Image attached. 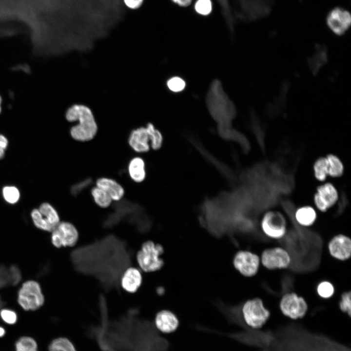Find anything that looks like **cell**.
<instances>
[{
  "mask_svg": "<svg viewBox=\"0 0 351 351\" xmlns=\"http://www.w3.org/2000/svg\"><path fill=\"white\" fill-rule=\"evenodd\" d=\"M173 3L177 5L186 7L189 6L192 2L193 0H171Z\"/></svg>",
  "mask_w": 351,
  "mask_h": 351,
  "instance_id": "e575fe53",
  "label": "cell"
},
{
  "mask_svg": "<svg viewBox=\"0 0 351 351\" xmlns=\"http://www.w3.org/2000/svg\"><path fill=\"white\" fill-rule=\"evenodd\" d=\"M314 176L319 181H324L328 176V162L326 157H320L316 160L313 167Z\"/></svg>",
  "mask_w": 351,
  "mask_h": 351,
  "instance_id": "484cf974",
  "label": "cell"
},
{
  "mask_svg": "<svg viewBox=\"0 0 351 351\" xmlns=\"http://www.w3.org/2000/svg\"><path fill=\"white\" fill-rule=\"evenodd\" d=\"M18 302L25 311H36L44 303V297L39 285L34 281L23 284L18 293Z\"/></svg>",
  "mask_w": 351,
  "mask_h": 351,
  "instance_id": "ba28073f",
  "label": "cell"
},
{
  "mask_svg": "<svg viewBox=\"0 0 351 351\" xmlns=\"http://www.w3.org/2000/svg\"><path fill=\"white\" fill-rule=\"evenodd\" d=\"M241 315L245 328L257 330L262 328L271 316L270 311L258 297L247 300L241 308Z\"/></svg>",
  "mask_w": 351,
  "mask_h": 351,
  "instance_id": "277c9868",
  "label": "cell"
},
{
  "mask_svg": "<svg viewBox=\"0 0 351 351\" xmlns=\"http://www.w3.org/2000/svg\"><path fill=\"white\" fill-rule=\"evenodd\" d=\"M296 222L303 227L312 225L317 218L315 209L310 206H304L298 208L294 214Z\"/></svg>",
  "mask_w": 351,
  "mask_h": 351,
  "instance_id": "ffe728a7",
  "label": "cell"
},
{
  "mask_svg": "<svg viewBox=\"0 0 351 351\" xmlns=\"http://www.w3.org/2000/svg\"><path fill=\"white\" fill-rule=\"evenodd\" d=\"M51 232L52 242L57 248L73 247L78 241V230L70 222H60Z\"/></svg>",
  "mask_w": 351,
  "mask_h": 351,
  "instance_id": "7c38bea8",
  "label": "cell"
},
{
  "mask_svg": "<svg viewBox=\"0 0 351 351\" xmlns=\"http://www.w3.org/2000/svg\"><path fill=\"white\" fill-rule=\"evenodd\" d=\"M67 121L77 122L70 129V135L76 140L87 141L92 139L98 131V125L91 110L86 105L74 104L66 111Z\"/></svg>",
  "mask_w": 351,
  "mask_h": 351,
  "instance_id": "7a4b0ae2",
  "label": "cell"
},
{
  "mask_svg": "<svg viewBox=\"0 0 351 351\" xmlns=\"http://www.w3.org/2000/svg\"><path fill=\"white\" fill-rule=\"evenodd\" d=\"M178 318L173 312L162 310L158 312L155 318V325L160 332L168 333L175 331L179 326Z\"/></svg>",
  "mask_w": 351,
  "mask_h": 351,
  "instance_id": "2e32d148",
  "label": "cell"
},
{
  "mask_svg": "<svg viewBox=\"0 0 351 351\" xmlns=\"http://www.w3.org/2000/svg\"><path fill=\"white\" fill-rule=\"evenodd\" d=\"M206 103L221 133L230 135L232 133L231 122L235 117L236 109L219 80L216 79L212 82L207 94Z\"/></svg>",
  "mask_w": 351,
  "mask_h": 351,
  "instance_id": "6da1fadb",
  "label": "cell"
},
{
  "mask_svg": "<svg viewBox=\"0 0 351 351\" xmlns=\"http://www.w3.org/2000/svg\"><path fill=\"white\" fill-rule=\"evenodd\" d=\"M0 317L4 323L9 325H15L18 320V315L13 310L3 309L0 311Z\"/></svg>",
  "mask_w": 351,
  "mask_h": 351,
  "instance_id": "1f68e13d",
  "label": "cell"
},
{
  "mask_svg": "<svg viewBox=\"0 0 351 351\" xmlns=\"http://www.w3.org/2000/svg\"><path fill=\"white\" fill-rule=\"evenodd\" d=\"M194 9L195 12L200 16L209 15L213 10L212 0H196Z\"/></svg>",
  "mask_w": 351,
  "mask_h": 351,
  "instance_id": "f1b7e54d",
  "label": "cell"
},
{
  "mask_svg": "<svg viewBox=\"0 0 351 351\" xmlns=\"http://www.w3.org/2000/svg\"><path fill=\"white\" fill-rule=\"evenodd\" d=\"M167 86L172 92L178 93L184 89L186 82L181 78L175 76L167 80Z\"/></svg>",
  "mask_w": 351,
  "mask_h": 351,
  "instance_id": "4dcf8cb0",
  "label": "cell"
},
{
  "mask_svg": "<svg viewBox=\"0 0 351 351\" xmlns=\"http://www.w3.org/2000/svg\"><path fill=\"white\" fill-rule=\"evenodd\" d=\"M21 278L20 270L14 265L9 268L0 266V288L17 284Z\"/></svg>",
  "mask_w": 351,
  "mask_h": 351,
  "instance_id": "d6986e66",
  "label": "cell"
},
{
  "mask_svg": "<svg viewBox=\"0 0 351 351\" xmlns=\"http://www.w3.org/2000/svg\"><path fill=\"white\" fill-rule=\"evenodd\" d=\"M91 183L92 179L90 178H86L74 184L71 188V192L72 195H77L88 187Z\"/></svg>",
  "mask_w": 351,
  "mask_h": 351,
  "instance_id": "d6a6232c",
  "label": "cell"
},
{
  "mask_svg": "<svg viewBox=\"0 0 351 351\" xmlns=\"http://www.w3.org/2000/svg\"><path fill=\"white\" fill-rule=\"evenodd\" d=\"M338 197V193L335 187L332 183L328 182L317 188L313 201L318 210L325 212L335 204Z\"/></svg>",
  "mask_w": 351,
  "mask_h": 351,
  "instance_id": "4fadbf2b",
  "label": "cell"
},
{
  "mask_svg": "<svg viewBox=\"0 0 351 351\" xmlns=\"http://www.w3.org/2000/svg\"><path fill=\"white\" fill-rule=\"evenodd\" d=\"M8 144L7 138L3 135L0 134V148L5 150Z\"/></svg>",
  "mask_w": 351,
  "mask_h": 351,
  "instance_id": "d590c367",
  "label": "cell"
},
{
  "mask_svg": "<svg viewBox=\"0 0 351 351\" xmlns=\"http://www.w3.org/2000/svg\"><path fill=\"white\" fill-rule=\"evenodd\" d=\"M125 5L129 8L136 9L139 8L144 0H123Z\"/></svg>",
  "mask_w": 351,
  "mask_h": 351,
  "instance_id": "836d02e7",
  "label": "cell"
},
{
  "mask_svg": "<svg viewBox=\"0 0 351 351\" xmlns=\"http://www.w3.org/2000/svg\"><path fill=\"white\" fill-rule=\"evenodd\" d=\"M31 215L37 227L48 232H52L60 222L57 211L47 202L42 203L39 209H33Z\"/></svg>",
  "mask_w": 351,
  "mask_h": 351,
  "instance_id": "30bf717a",
  "label": "cell"
},
{
  "mask_svg": "<svg viewBox=\"0 0 351 351\" xmlns=\"http://www.w3.org/2000/svg\"><path fill=\"white\" fill-rule=\"evenodd\" d=\"M233 264L235 269L245 277H253L258 273L260 257L249 251H239L234 255Z\"/></svg>",
  "mask_w": 351,
  "mask_h": 351,
  "instance_id": "8fae6325",
  "label": "cell"
},
{
  "mask_svg": "<svg viewBox=\"0 0 351 351\" xmlns=\"http://www.w3.org/2000/svg\"><path fill=\"white\" fill-rule=\"evenodd\" d=\"M340 311L349 317L351 315V292L350 291L343 292L339 301Z\"/></svg>",
  "mask_w": 351,
  "mask_h": 351,
  "instance_id": "f546056e",
  "label": "cell"
},
{
  "mask_svg": "<svg viewBox=\"0 0 351 351\" xmlns=\"http://www.w3.org/2000/svg\"><path fill=\"white\" fill-rule=\"evenodd\" d=\"M96 186L104 190L112 200L120 201L124 196V190L116 180L107 177H101L96 181Z\"/></svg>",
  "mask_w": 351,
  "mask_h": 351,
  "instance_id": "ac0fdd59",
  "label": "cell"
},
{
  "mask_svg": "<svg viewBox=\"0 0 351 351\" xmlns=\"http://www.w3.org/2000/svg\"><path fill=\"white\" fill-rule=\"evenodd\" d=\"M1 305V300H0V307Z\"/></svg>",
  "mask_w": 351,
  "mask_h": 351,
  "instance_id": "ab89813d",
  "label": "cell"
},
{
  "mask_svg": "<svg viewBox=\"0 0 351 351\" xmlns=\"http://www.w3.org/2000/svg\"><path fill=\"white\" fill-rule=\"evenodd\" d=\"M162 142V136L160 132L151 123L145 127L133 130L130 133L128 143L136 152L144 153L148 151L150 144L155 150L160 148Z\"/></svg>",
  "mask_w": 351,
  "mask_h": 351,
  "instance_id": "3957f363",
  "label": "cell"
},
{
  "mask_svg": "<svg viewBox=\"0 0 351 351\" xmlns=\"http://www.w3.org/2000/svg\"><path fill=\"white\" fill-rule=\"evenodd\" d=\"M14 351H39L37 340L32 336L23 335L15 341Z\"/></svg>",
  "mask_w": 351,
  "mask_h": 351,
  "instance_id": "603a6c76",
  "label": "cell"
},
{
  "mask_svg": "<svg viewBox=\"0 0 351 351\" xmlns=\"http://www.w3.org/2000/svg\"><path fill=\"white\" fill-rule=\"evenodd\" d=\"M279 308L281 313L292 320L303 318L308 310L307 302L304 297L294 292H288L281 297Z\"/></svg>",
  "mask_w": 351,
  "mask_h": 351,
  "instance_id": "52a82bcc",
  "label": "cell"
},
{
  "mask_svg": "<svg viewBox=\"0 0 351 351\" xmlns=\"http://www.w3.org/2000/svg\"><path fill=\"white\" fill-rule=\"evenodd\" d=\"M260 227L263 233L273 239L283 238L287 231V222L280 212L272 210L267 212L262 216Z\"/></svg>",
  "mask_w": 351,
  "mask_h": 351,
  "instance_id": "8992f818",
  "label": "cell"
},
{
  "mask_svg": "<svg viewBox=\"0 0 351 351\" xmlns=\"http://www.w3.org/2000/svg\"><path fill=\"white\" fill-rule=\"evenodd\" d=\"M2 194L4 199L11 204L16 203L20 198L19 189L14 186H4L2 190Z\"/></svg>",
  "mask_w": 351,
  "mask_h": 351,
  "instance_id": "83f0119b",
  "label": "cell"
},
{
  "mask_svg": "<svg viewBox=\"0 0 351 351\" xmlns=\"http://www.w3.org/2000/svg\"><path fill=\"white\" fill-rule=\"evenodd\" d=\"M128 172L131 178L136 182L144 180L146 176L145 163L140 157H135L129 162Z\"/></svg>",
  "mask_w": 351,
  "mask_h": 351,
  "instance_id": "44dd1931",
  "label": "cell"
},
{
  "mask_svg": "<svg viewBox=\"0 0 351 351\" xmlns=\"http://www.w3.org/2000/svg\"><path fill=\"white\" fill-rule=\"evenodd\" d=\"M316 291L320 297L324 299H328L334 295L335 288L331 282L323 280L317 284Z\"/></svg>",
  "mask_w": 351,
  "mask_h": 351,
  "instance_id": "4316f807",
  "label": "cell"
},
{
  "mask_svg": "<svg viewBox=\"0 0 351 351\" xmlns=\"http://www.w3.org/2000/svg\"><path fill=\"white\" fill-rule=\"evenodd\" d=\"M142 277L140 271L134 267L128 268L124 273L121 279V285L127 292H136L140 287Z\"/></svg>",
  "mask_w": 351,
  "mask_h": 351,
  "instance_id": "e0dca14e",
  "label": "cell"
},
{
  "mask_svg": "<svg viewBox=\"0 0 351 351\" xmlns=\"http://www.w3.org/2000/svg\"><path fill=\"white\" fill-rule=\"evenodd\" d=\"M2 98H1V97L0 95V105H1V102H2Z\"/></svg>",
  "mask_w": 351,
  "mask_h": 351,
  "instance_id": "74e56055",
  "label": "cell"
},
{
  "mask_svg": "<svg viewBox=\"0 0 351 351\" xmlns=\"http://www.w3.org/2000/svg\"><path fill=\"white\" fill-rule=\"evenodd\" d=\"M260 258L261 265L269 270L287 269L292 262L289 252L280 246L265 249L262 251Z\"/></svg>",
  "mask_w": 351,
  "mask_h": 351,
  "instance_id": "9c48e42d",
  "label": "cell"
},
{
  "mask_svg": "<svg viewBox=\"0 0 351 351\" xmlns=\"http://www.w3.org/2000/svg\"><path fill=\"white\" fill-rule=\"evenodd\" d=\"M47 351H78L68 338L58 336L52 339L47 345Z\"/></svg>",
  "mask_w": 351,
  "mask_h": 351,
  "instance_id": "7402d4cb",
  "label": "cell"
},
{
  "mask_svg": "<svg viewBox=\"0 0 351 351\" xmlns=\"http://www.w3.org/2000/svg\"><path fill=\"white\" fill-rule=\"evenodd\" d=\"M1 105H0V114L1 113Z\"/></svg>",
  "mask_w": 351,
  "mask_h": 351,
  "instance_id": "f35d334b",
  "label": "cell"
},
{
  "mask_svg": "<svg viewBox=\"0 0 351 351\" xmlns=\"http://www.w3.org/2000/svg\"><path fill=\"white\" fill-rule=\"evenodd\" d=\"M328 162V176L332 177H339L344 172V166L340 159L333 154L326 156Z\"/></svg>",
  "mask_w": 351,
  "mask_h": 351,
  "instance_id": "cb8c5ba5",
  "label": "cell"
},
{
  "mask_svg": "<svg viewBox=\"0 0 351 351\" xmlns=\"http://www.w3.org/2000/svg\"><path fill=\"white\" fill-rule=\"evenodd\" d=\"M328 250L333 258L341 261H346L351 256V239L343 234L335 235L329 241Z\"/></svg>",
  "mask_w": 351,
  "mask_h": 351,
  "instance_id": "5bb4252c",
  "label": "cell"
},
{
  "mask_svg": "<svg viewBox=\"0 0 351 351\" xmlns=\"http://www.w3.org/2000/svg\"><path fill=\"white\" fill-rule=\"evenodd\" d=\"M327 20L331 30L336 35H341L350 26L351 17L347 11L336 8L329 13Z\"/></svg>",
  "mask_w": 351,
  "mask_h": 351,
  "instance_id": "9a60e30c",
  "label": "cell"
},
{
  "mask_svg": "<svg viewBox=\"0 0 351 351\" xmlns=\"http://www.w3.org/2000/svg\"><path fill=\"white\" fill-rule=\"evenodd\" d=\"M6 332L4 327L0 325V338L4 337L6 334Z\"/></svg>",
  "mask_w": 351,
  "mask_h": 351,
  "instance_id": "8d00e7d4",
  "label": "cell"
},
{
  "mask_svg": "<svg viewBox=\"0 0 351 351\" xmlns=\"http://www.w3.org/2000/svg\"><path fill=\"white\" fill-rule=\"evenodd\" d=\"M164 252L163 247L152 241L144 242L136 254V261L140 269L150 273L160 270L164 261L160 257Z\"/></svg>",
  "mask_w": 351,
  "mask_h": 351,
  "instance_id": "5b68a950",
  "label": "cell"
},
{
  "mask_svg": "<svg viewBox=\"0 0 351 351\" xmlns=\"http://www.w3.org/2000/svg\"><path fill=\"white\" fill-rule=\"evenodd\" d=\"M91 195L95 202L101 208L108 207L113 201L110 195L104 190L98 186L92 189Z\"/></svg>",
  "mask_w": 351,
  "mask_h": 351,
  "instance_id": "d4e9b609",
  "label": "cell"
}]
</instances>
